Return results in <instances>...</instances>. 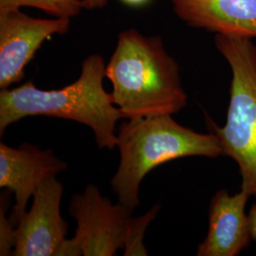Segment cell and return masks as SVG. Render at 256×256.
<instances>
[{
    "mask_svg": "<svg viewBox=\"0 0 256 256\" xmlns=\"http://www.w3.org/2000/svg\"><path fill=\"white\" fill-rule=\"evenodd\" d=\"M106 77L124 119L174 115L188 104L180 66L162 38L146 36L135 28L120 32Z\"/></svg>",
    "mask_w": 256,
    "mask_h": 256,
    "instance_id": "6da1fadb",
    "label": "cell"
},
{
    "mask_svg": "<svg viewBox=\"0 0 256 256\" xmlns=\"http://www.w3.org/2000/svg\"><path fill=\"white\" fill-rule=\"evenodd\" d=\"M106 66L101 55L92 54L82 63L75 82L60 90H39L32 81L0 92V134L20 120L44 116L70 120L92 128L100 149L117 147V122L122 118L104 88Z\"/></svg>",
    "mask_w": 256,
    "mask_h": 256,
    "instance_id": "7a4b0ae2",
    "label": "cell"
},
{
    "mask_svg": "<svg viewBox=\"0 0 256 256\" xmlns=\"http://www.w3.org/2000/svg\"><path fill=\"white\" fill-rule=\"evenodd\" d=\"M173 115L128 120L119 128L120 164L111 186L120 203L131 210L140 204L142 180L158 165L186 156H223L220 138L200 133L174 120Z\"/></svg>",
    "mask_w": 256,
    "mask_h": 256,
    "instance_id": "3957f363",
    "label": "cell"
},
{
    "mask_svg": "<svg viewBox=\"0 0 256 256\" xmlns=\"http://www.w3.org/2000/svg\"><path fill=\"white\" fill-rule=\"evenodd\" d=\"M216 46L232 70L224 126L207 117V126L220 138L223 156L234 160L241 189L256 200V44L252 39L216 34Z\"/></svg>",
    "mask_w": 256,
    "mask_h": 256,
    "instance_id": "277c9868",
    "label": "cell"
},
{
    "mask_svg": "<svg viewBox=\"0 0 256 256\" xmlns=\"http://www.w3.org/2000/svg\"><path fill=\"white\" fill-rule=\"evenodd\" d=\"M160 206L146 214L133 218V210L122 203L113 204L94 185H88L82 194H74L70 214L77 222L72 239H68L61 256H113L124 248V256H147L144 232Z\"/></svg>",
    "mask_w": 256,
    "mask_h": 256,
    "instance_id": "5b68a950",
    "label": "cell"
},
{
    "mask_svg": "<svg viewBox=\"0 0 256 256\" xmlns=\"http://www.w3.org/2000/svg\"><path fill=\"white\" fill-rule=\"evenodd\" d=\"M70 26V18H34L20 9L0 12V88L20 82L44 41L66 34Z\"/></svg>",
    "mask_w": 256,
    "mask_h": 256,
    "instance_id": "8992f818",
    "label": "cell"
},
{
    "mask_svg": "<svg viewBox=\"0 0 256 256\" xmlns=\"http://www.w3.org/2000/svg\"><path fill=\"white\" fill-rule=\"evenodd\" d=\"M63 190L55 176L39 186L30 209L19 220L12 256H61L68 230L60 212Z\"/></svg>",
    "mask_w": 256,
    "mask_h": 256,
    "instance_id": "52a82bcc",
    "label": "cell"
},
{
    "mask_svg": "<svg viewBox=\"0 0 256 256\" xmlns=\"http://www.w3.org/2000/svg\"><path fill=\"white\" fill-rule=\"evenodd\" d=\"M68 168L66 162L52 150L23 144L18 148L0 144V187L16 196L10 220L16 228L27 210V204L39 186Z\"/></svg>",
    "mask_w": 256,
    "mask_h": 256,
    "instance_id": "ba28073f",
    "label": "cell"
},
{
    "mask_svg": "<svg viewBox=\"0 0 256 256\" xmlns=\"http://www.w3.org/2000/svg\"><path fill=\"white\" fill-rule=\"evenodd\" d=\"M250 194L240 188L230 196L227 189L214 194L209 206V228L196 256H236L252 241L246 206Z\"/></svg>",
    "mask_w": 256,
    "mask_h": 256,
    "instance_id": "9c48e42d",
    "label": "cell"
},
{
    "mask_svg": "<svg viewBox=\"0 0 256 256\" xmlns=\"http://www.w3.org/2000/svg\"><path fill=\"white\" fill-rule=\"evenodd\" d=\"M187 25L227 36L256 38V0H170Z\"/></svg>",
    "mask_w": 256,
    "mask_h": 256,
    "instance_id": "30bf717a",
    "label": "cell"
},
{
    "mask_svg": "<svg viewBox=\"0 0 256 256\" xmlns=\"http://www.w3.org/2000/svg\"><path fill=\"white\" fill-rule=\"evenodd\" d=\"M22 7L36 8L55 18L70 19L86 9L84 0H0V12Z\"/></svg>",
    "mask_w": 256,
    "mask_h": 256,
    "instance_id": "8fae6325",
    "label": "cell"
},
{
    "mask_svg": "<svg viewBox=\"0 0 256 256\" xmlns=\"http://www.w3.org/2000/svg\"><path fill=\"white\" fill-rule=\"evenodd\" d=\"M10 192L8 189L1 192L0 200V256H12L16 245V230L10 218L6 216L9 206Z\"/></svg>",
    "mask_w": 256,
    "mask_h": 256,
    "instance_id": "7c38bea8",
    "label": "cell"
},
{
    "mask_svg": "<svg viewBox=\"0 0 256 256\" xmlns=\"http://www.w3.org/2000/svg\"><path fill=\"white\" fill-rule=\"evenodd\" d=\"M248 218H250V232L252 238L254 241H256V203H254L250 210H248Z\"/></svg>",
    "mask_w": 256,
    "mask_h": 256,
    "instance_id": "4fadbf2b",
    "label": "cell"
},
{
    "mask_svg": "<svg viewBox=\"0 0 256 256\" xmlns=\"http://www.w3.org/2000/svg\"><path fill=\"white\" fill-rule=\"evenodd\" d=\"M86 9L99 10L104 9L108 3V0H84Z\"/></svg>",
    "mask_w": 256,
    "mask_h": 256,
    "instance_id": "5bb4252c",
    "label": "cell"
},
{
    "mask_svg": "<svg viewBox=\"0 0 256 256\" xmlns=\"http://www.w3.org/2000/svg\"><path fill=\"white\" fill-rule=\"evenodd\" d=\"M130 8H142L147 6L152 0H120Z\"/></svg>",
    "mask_w": 256,
    "mask_h": 256,
    "instance_id": "9a60e30c",
    "label": "cell"
}]
</instances>
